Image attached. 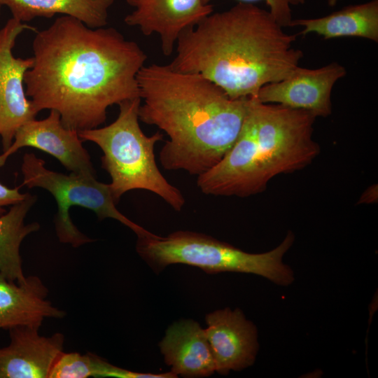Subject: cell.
<instances>
[{
	"label": "cell",
	"instance_id": "1",
	"mask_svg": "<svg viewBox=\"0 0 378 378\" xmlns=\"http://www.w3.org/2000/svg\"><path fill=\"white\" fill-rule=\"evenodd\" d=\"M27 97L38 113L56 110L78 132L106 122L109 106L139 97L137 75L147 55L113 27L90 28L67 15L36 31Z\"/></svg>",
	"mask_w": 378,
	"mask_h": 378
},
{
	"label": "cell",
	"instance_id": "2",
	"mask_svg": "<svg viewBox=\"0 0 378 378\" xmlns=\"http://www.w3.org/2000/svg\"><path fill=\"white\" fill-rule=\"evenodd\" d=\"M141 122L169 136L159 153L162 167L199 176L216 165L235 142L249 97L232 99L200 74L169 64L144 65L137 75Z\"/></svg>",
	"mask_w": 378,
	"mask_h": 378
},
{
	"label": "cell",
	"instance_id": "3",
	"mask_svg": "<svg viewBox=\"0 0 378 378\" xmlns=\"http://www.w3.org/2000/svg\"><path fill=\"white\" fill-rule=\"evenodd\" d=\"M296 38L268 10L239 1L184 31L169 64L202 75L232 99L257 97L262 86L281 80L299 66L303 52L293 46Z\"/></svg>",
	"mask_w": 378,
	"mask_h": 378
},
{
	"label": "cell",
	"instance_id": "4",
	"mask_svg": "<svg viewBox=\"0 0 378 378\" xmlns=\"http://www.w3.org/2000/svg\"><path fill=\"white\" fill-rule=\"evenodd\" d=\"M312 113L249 97L239 134L213 167L197 176L208 195L246 197L264 191L275 176L309 164L320 152Z\"/></svg>",
	"mask_w": 378,
	"mask_h": 378
},
{
	"label": "cell",
	"instance_id": "5",
	"mask_svg": "<svg viewBox=\"0 0 378 378\" xmlns=\"http://www.w3.org/2000/svg\"><path fill=\"white\" fill-rule=\"evenodd\" d=\"M141 103L140 97L122 102L112 123L79 132L78 135L83 141H92L102 149V167L111 176L109 186L116 203L130 190H146L180 211L185 198L162 174L155 161V146L164 135L157 132L146 136L143 132L139 122Z\"/></svg>",
	"mask_w": 378,
	"mask_h": 378
},
{
	"label": "cell",
	"instance_id": "6",
	"mask_svg": "<svg viewBox=\"0 0 378 378\" xmlns=\"http://www.w3.org/2000/svg\"><path fill=\"white\" fill-rule=\"evenodd\" d=\"M294 239L293 234L288 232L283 241L272 251L250 253L207 234L180 230L164 237L138 238L136 248L139 255L155 271L172 264H185L211 274H254L278 285L288 286L293 281L294 275L282 259Z\"/></svg>",
	"mask_w": 378,
	"mask_h": 378
},
{
	"label": "cell",
	"instance_id": "7",
	"mask_svg": "<svg viewBox=\"0 0 378 378\" xmlns=\"http://www.w3.org/2000/svg\"><path fill=\"white\" fill-rule=\"evenodd\" d=\"M22 185L29 188L38 187L49 191L55 198L57 212L55 227L59 241L78 247L92 240L82 233L73 223L69 209L81 206L94 211L99 220L115 219L131 229L138 238L154 237L143 227L130 220L117 208L109 183L97 180L94 175L75 173L64 174L47 169L45 161L33 153L22 158Z\"/></svg>",
	"mask_w": 378,
	"mask_h": 378
},
{
	"label": "cell",
	"instance_id": "8",
	"mask_svg": "<svg viewBox=\"0 0 378 378\" xmlns=\"http://www.w3.org/2000/svg\"><path fill=\"white\" fill-rule=\"evenodd\" d=\"M36 29L13 18L0 29V137L3 151L13 143L17 130L35 119L38 112L27 99L24 85L26 71L33 57H15L13 54L18 36Z\"/></svg>",
	"mask_w": 378,
	"mask_h": 378
},
{
	"label": "cell",
	"instance_id": "9",
	"mask_svg": "<svg viewBox=\"0 0 378 378\" xmlns=\"http://www.w3.org/2000/svg\"><path fill=\"white\" fill-rule=\"evenodd\" d=\"M346 74V69L337 62L317 69L298 66L281 80L262 86L256 97L262 103L280 104L309 111L316 117H327L332 113L333 86Z\"/></svg>",
	"mask_w": 378,
	"mask_h": 378
},
{
	"label": "cell",
	"instance_id": "10",
	"mask_svg": "<svg viewBox=\"0 0 378 378\" xmlns=\"http://www.w3.org/2000/svg\"><path fill=\"white\" fill-rule=\"evenodd\" d=\"M82 142L78 132L65 127L59 112L52 109L47 118L29 120L17 130L10 146L0 154V167L19 149L29 146L55 157L71 173L95 176Z\"/></svg>",
	"mask_w": 378,
	"mask_h": 378
},
{
	"label": "cell",
	"instance_id": "11",
	"mask_svg": "<svg viewBox=\"0 0 378 378\" xmlns=\"http://www.w3.org/2000/svg\"><path fill=\"white\" fill-rule=\"evenodd\" d=\"M134 10L124 21L145 36L156 34L162 54L170 56L180 35L214 12L202 0H127Z\"/></svg>",
	"mask_w": 378,
	"mask_h": 378
},
{
	"label": "cell",
	"instance_id": "12",
	"mask_svg": "<svg viewBox=\"0 0 378 378\" xmlns=\"http://www.w3.org/2000/svg\"><path fill=\"white\" fill-rule=\"evenodd\" d=\"M206 322L217 372L226 375L253 365L258 350L257 330L240 309L215 311L206 315Z\"/></svg>",
	"mask_w": 378,
	"mask_h": 378
},
{
	"label": "cell",
	"instance_id": "13",
	"mask_svg": "<svg viewBox=\"0 0 378 378\" xmlns=\"http://www.w3.org/2000/svg\"><path fill=\"white\" fill-rule=\"evenodd\" d=\"M38 329L18 326L9 330L10 342L0 348V378H48L63 351L64 335L41 336Z\"/></svg>",
	"mask_w": 378,
	"mask_h": 378
},
{
	"label": "cell",
	"instance_id": "14",
	"mask_svg": "<svg viewBox=\"0 0 378 378\" xmlns=\"http://www.w3.org/2000/svg\"><path fill=\"white\" fill-rule=\"evenodd\" d=\"M48 294L47 287L37 276L15 284L0 273V329L40 328L46 318H63L65 312L46 300Z\"/></svg>",
	"mask_w": 378,
	"mask_h": 378
},
{
	"label": "cell",
	"instance_id": "15",
	"mask_svg": "<svg viewBox=\"0 0 378 378\" xmlns=\"http://www.w3.org/2000/svg\"><path fill=\"white\" fill-rule=\"evenodd\" d=\"M160 348L166 364L176 376L203 377L216 371L205 330L192 320L172 325L160 342Z\"/></svg>",
	"mask_w": 378,
	"mask_h": 378
},
{
	"label": "cell",
	"instance_id": "16",
	"mask_svg": "<svg viewBox=\"0 0 378 378\" xmlns=\"http://www.w3.org/2000/svg\"><path fill=\"white\" fill-rule=\"evenodd\" d=\"M300 26V34L315 33L324 39L360 37L378 42V0L351 5L317 18L293 19L290 27Z\"/></svg>",
	"mask_w": 378,
	"mask_h": 378
},
{
	"label": "cell",
	"instance_id": "17",
	"mask_svg": "<svg viewBox=\"0 0 378 378\" xmlns=\"http://www.w3.org/2000/svg\"><path fill=\"white\" fill-rule=\"evenodd\" d=\"M13 18L23 22L36 17L51 18L56 14L74 18L90 28L107 24L108 10L114 0H1Z\"/></svg>",
	"mask_w": 378,
	"mask_h": 378
},
{
	"label": "cell",
	"instance_id": "18",
	"mask_svg": "<svg viewBox=\"0 0 378 378\" xmlns=\"http://www.w3.org/2000/svg\"><path fill=\"white\" fill-rule=\"evenodd\" d=\"M36 199V195L27 192L23 200L0 215V273L8 281L18 284L27 279L22 267L21 243L28 234L40 228L36 222L27 225L24 222Z\"/></svg>",
	"mask_w": 378,
	"mask_h": 378
},
{
	"label": "cell",
	"instance_id": "19",
	"mask_svg": "<svg viewBox=\"0 0 378 378\" xmlns=\"http://www.w3.org/2000/svg\"><path fill=\"white\" fill-rule=\"evenodd\" d=\"M98 358L92 353L62 351L53 364L48 378L95 377Z\"/></svg>",
	"mask_w": 378,
	"mask_h": 378
},
{
	"label": "cell",
	"instance_id": "20",
	"mask_svg": "<svg viewBox=\"0 0 378 378\" xmlns=\"http://www.w3.org/2000/svg\"><path fill=\"white\" fill-rule=\"evenodd\" d=\"M205 4H211L213 0H202ZM239 1L254 3L255 1H264L268 7V10L282 27H290L292 18V7L300 6L305 3L306 0H238Z\"/></svg>",
	"mask_w": 378,
	"mask_h": 378
},
{
	"label": "cell",
	"instance_id": "21",
	"mask_svg": "<svg viewBox=\"0 0 378 378\" xmlns=\"http://www.w3.org/2000/svg\"><path fill=\"white\" fill-rule=\"evenodd\" d=\"M176 377L172 372L160 374L133 372L113 365L99 357L95 375L97 378H174Z\"/></svg>",
	"mask_w": 378,
	"mask_h": 378
},
{
	"label": "cell",
	"instance_id": "22",
	"mask_svg": "<svg viewBox=\"0 0 378 378\" xmlns=\"http://www.w3.org/2000/svg\"><path fill=\"white\" fill-rule=\"evenodd\" d=\"M27 194L21 193L18 188H10L0 182V215L6 212L5 206L21 202Z\"/></svg>",
	"mask_w": 378,
	"mask_h": 378
},
{
	"label": "cell",
	"instance_id": "23",
	"mask_svg": "<svg viewBox=\"0 0 378 378\" xmlns=\"http://www.w3.org/2000/svg\"><path fill=\"white\" fill-rule=\"evenodd\" d=\"M375 186H373L370 189H368L362 196L360 200H362L363 202H372L375 200Z\"/></svg>",
	"mask_w": 378,
	"mask_h": 378
},
{
	"label": "cell",
	"instance_id": "24",
	"mask_svg": "<svg viewBox=\"0 0 378 378\" xmlns=\"http://www.w3.org/2000/svg\"><path fill=\"white\" fill-rule=\"evenodd\" d=\"M340 0H327L328 4L330 6H335L337 2Z\"/></svg>",
	"mask_w": 378,
	"mask_h": 378
},
{
	"label": "cell",
	"instance_id": "25",
	"mask_svg": "<svg viewBox=\"0 0 378 378\" xmlns=\"http://www.w3.org/2000/svg\"><path fill=\"white\" fill-rule=\"evenodd\" d=\"M1 6H2V4H1V0H0V10H1Z\"/></svg>",
	"mask_w": 378,
	"mask_h": 378
}]
</instances>
